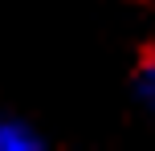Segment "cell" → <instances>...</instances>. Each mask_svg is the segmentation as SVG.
I'll return each instance as SVG.
<instances>
[{"mask_svg":"<svg viewBox=\"0 0 155 151\" xmlns=\"http://www.w3.org/2000/svg\"><path fill=\"white\" fill-rule=\"evenodd\" d=\"M135 98L147 106L151 119H155V57H147L139 65V74H135Z\"/></svg>","mask_w":155,"mask_h":151,"instance_id":"7a4b0ae2","label":"cell"},{"mask_svg":"<svg viewBox=\"0 0 155 151\" xmlns=\"http://www.w3.org/2000/svg\"><path fill=\"white\" fill-rule=\"evenodd\" d=\"M45 135L21 114H0V151H41Z\"/></svg>","mask_w":155,"mask_h":151,"instance_id":"6da1fadb","label":"cell"}]
</instances>
